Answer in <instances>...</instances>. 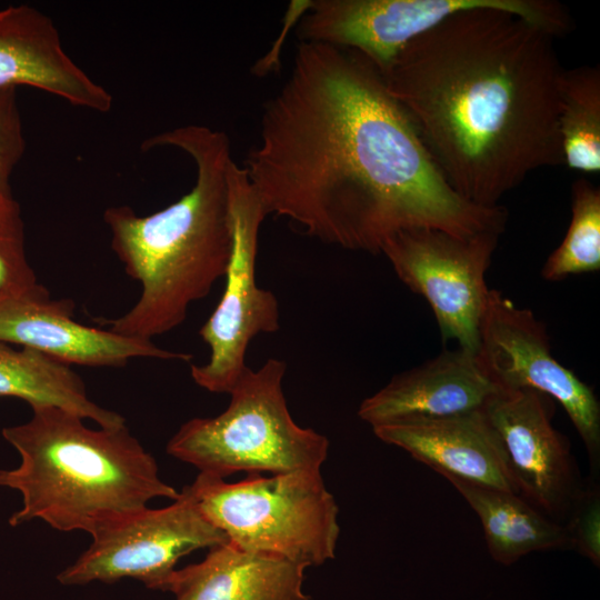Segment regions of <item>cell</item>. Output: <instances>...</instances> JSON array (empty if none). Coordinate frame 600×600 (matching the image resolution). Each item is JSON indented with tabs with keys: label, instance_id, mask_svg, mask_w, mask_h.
<instances>
[{
	"label": "cell",
	"instance_id": "obj_6",
	"mask_svg": "<svg viewBox=\"0 0 600 600\" xmlns=\"http://www.w3.org/2000/svg\"><path fill=\"white\" fill-rule=\"evenodd\" d=\"M202 514L237 547L304 567L334 558L339 508L320 471L239 482L201 473L188 486Z\"/></svg>",
	"mask_w": 600,
	"mask_h": 600
},
{
	"label": "cell",
	"instance_id": "obj_11",
	"mask_svg": "<svg viewBox=\"0 0 600 600\" xmlns=\"http://www.w3.org/2000/svg\"><path fill=\"white\" fill-rule=\"evenodd\" d=\"M91 537L89 548L57 576L61 584L132 578L149 589L164 591L182 557L228 541L202 514L188 486L170 506L146 507Z\"/></svg>",
	"mask_w": 600,
	"mask_h": 600
},
{
	"label": "cell",
	"instance_id": "obj_3",
	"mask_svg": "<svg viewBox=\"0 0 600 600\" xmlns=\"http://www.w3.org/2000/svg\"><path fill=\"white\" fill-rule=\"evenodd\" d=\"M159 147L179 149L193 160V187L152 214L112 206L102 216L112 251L141 284L131 309L106 323L117 334L146 341L179 327L190 306L226 276L233 243V180L240 167L229 137L201 124L166 130L141 143L144 151Z\"/></svg>",
	"mask_w": 600,
	"mask_h": 600
},
{
	"label": "cell",
	"instance_id": "obj_20",
	"mask_svg": "<svg viewBox=\"0 0 600 600\" xmlns=\"http://www.w3.org/2000/svg\"><path fill=\"white\" fill-rule=\"evenodd\" d=\"M558 131L563 163L570 169L600 171V68L582 66L561 73Z\"/></svg>",
	"mask_w": 600,
	"mask_h": 600
},
{
	"label": "cell",
	"instance_id": "obj_24",
	"mask_svg": "<svg viewBox=\"0 0 600 600\" xmlns=\"http://www.w3.org/2000/svg\"><path fill=\"white\" fill-rule=\"evenodd\" d=\"M26 151L17 88H0V191L11 190L10 177Z\"/></svg>",
	"mask_w": 600,
	"mask_h": 600
},
{
	"label": "cell",
	"instance_id": "obj_16",
	"mask_svg": "<svg viewBox=\"0 0 600 600\" xmlns=\"http://www.w3.org/2000/svg\"><path fill=\"white\" fill-rule=\"evenodd\" d=\"M499 391L476 354L458 347L394 376L361 402L358 416L371 427L400 419L448 417L483 409Z\"/></svg>",
	"mask_w": 600,
	"mask_h": 600
},
{
	"label": "cell",
	"instance_id": "obj_2",
	"mask_svg": "<svg viewBox=\"0 0 600 600\" xmlns=\"http://www.w3.org/2000/svg\"><path fill=\"white\" fill-rule=\"evenodd\" d=\"M556 37L497 8L460 11L380 72L452 189L497 207L536 170L563 163Z\"/></svg>",
	"mask_w": 600,
	"mask_h": 600
},
{
	"label": "cell",
	"instance_id": "obj_13",
	"mask_svg": "<svg viewBox=\"0 0 600 600\" xmlns=\"http://www.w3.org/2000/svg\"><path fill=\"white\" fill-rule=\"evenodd\" d=\"M70 299L36 293L0 294V341L31 348L68 364L123 367L134 358L189 362L188 352L160 348L153 341L128 338L73 318Z\"/></svg>",
	"mask_w": 600,
	"mask_h": 600
},
{
	"label": "cell",
	"instance_id": "obj_10",
	"mask_svg": "<svg viewBox=\"0 0 600 600\" xmlns=\"http://www.w3.org/2000/svg\"><path fill=\"white\" fill-rule=\"evenodd\" d=\"M499 237L416 228L392 234L380 251L401 282L427 300L443 340H456L474 354L490 290L486 272Z\"/></svg>",
	"mask_w": 600,
	"mask_h": 600
},
{
	"label": "cell",
	"instance_id": "obj_1",
	"mask_svg": "<svg viewBox=\"0 0 600 600\" xmlns=\"http://www.w3.org/2000/svg\"><path fill=\"white\" fill-rule=\"evenodd\" d=\"M242 167L267 217L348 250L380 253L416 228L468 237L507 227L504 207L452 189L378 69L346 48L300 41Z\"/></svg>",
	"mask_w": 600,
	"mask_h": 600
},
{
	"label": "cell",
	"instance_id": "obj_9",
	"mask_svg": "<svg viewBox=\"0 0 600 600\" xmlns=\"http://www.w3.org/2000/svg\"><path fill=\"white\" fill-rule=\"evenodd\" d=\"M476 358L500 390L532 389L557 400L582 439L596 478L600 469L599 400L591 387L552 356L546 327L534 313L490 289Z\"/></svg>",
	"mask_w": 600,
	"mask_h": 600
},
{
	"label": "cell",
	"instance_id": "obj_12",
	"mask_svg": "<svg viewBox=\"0 0 600 600\" xmlns=\"http://www.w3.org/2000/svg\"><path fill=\"white\" fill-rule=\"evenodd\" d=\"M553 402L532 389L500 390L483 407L506 449L519 494L563 523L583 480L568 440L553 427Z\"/></svg>",
	"mask_w": 600,
	"mask_h": 600
},
{
	"label": "cell",
	"instance_id": "obj_8",
	"mask_svg": "<svg viewBox=\"0 0 600 600\" xmlns=\"http://www.w3.org/2000/svg\"><path fill=\"white\" fill-rule=\"evenodd\" d=\"M232 214L233 243L223 293L199 330L209 359L190 370L199 387L214 393H229L248 369L251 341L280 328L277 297L259 287L256 278L259 231L267 213L242 166L233 180Z\"/></svg>",
	"mask_w": 600,
	"mask_h": 600
},
{
	"label": "cell",
	"instance_id": "obj_19",
	"mask_svg": "<svg viewBox=\"0 0 600 600\" xmlns=\"http://www.w3.org/2000/svg\"><path fill=\"white\" fill-rule=\"evenodd\" d=\"M0 398L24 400L30 408L58 407L101 428L126 424L121 414L90 399L81 377L70 364L31 348L13 349L1 341Z\"/></svg>",
	"mask_w": 600,
	"mask_h": 600
},
{
	"label": "cell",
	"instance_id": "obj_22",
	"mask_svg": "<svg viewBox=\"0 0 600 600\" xmlns=\"http://www.w3.org/2000/svg\"><path fill=\"white\" fill-rule=\"evenodd\" d=\"M28 261L24 223L12 191H0V294L43 291Z\"/></svg>",
	"mask_w": 600,
	"mask_h": 600
},
{
	"label": "cell",
	"instance_id": "obj_14",
	"mask_svg": "<svg viewBox=\"0 0 600 600\" xmlns=\"http://www.w3.org/2000/svg\"><path fill=\"white\" fill-rule=\"evenodd\" d=\"M372 430L381 441L403 449L443 477L519 494L503 443L483 409L393 420Z\"/></svg>",
	"mask_w": 600,
	"mask_h": 600
},
{
	"label": "cell",
	"instance_id": "obj_18",
	"mask_svg": "<svg viewBox=\"0 0 600 600\" xmlns=\"http://www.w3.org/2000/svg\"><path fill=\"white\" fill-rule=\"evenodd\" d=\"M479 517L492 559L509 566L521 557L548 550H570L563 524L520 494L444 477Z\"/></svg>",
	"mask_w": 600,
	"mask_h": 600
},
{
	"label": "cell",
	"instance_id": "obj_21",
	"mask_svg": "<svg viewBox=\"0 0 600 600\" xmlns=\"http://www.w3.org/2000/svg\"><path fill=\"white\" fill-rule=\"evenodd\" d=\"M571 221L541 270L549 281L600 269V190L581 178L571 187Z\"/></svg>",
	"mask_w": 600,
	"mask_h": 600
},
{
	"label": "cell",
	"instance_id": "obj_5",
	"mask_svg": "<svg viewBox=\"0 0 600 600\" xmlns=\"http://www.w3.org/2000/svg\"><path fill=\"white\" fill-rule=\"evenodd\" d=\"M286 371L277 358L257 370L248 367L229 392L227 409L184 422L169 440L168 454L222 479L241 471H320L329 440L293 420L283 392Z\"/></svg>",
	"mask_w": 600,
	"mask_h": 600
},
{
	"label": "cell",
	"instance_id": "obj_7",
	"mask_svg": "<svg viewBox=\"0 0 600 600\" xmlns=\"http://www.w3.org/2000/svg\"><path fill=\"white\" fill-rule=\"evenodd\" d=\"M497 8L560 37L571 18L552 0H312L302 16L300 41L354 50L383 71L409 42L464 10Z\"/></svg>",
	"mask_w": 600,
	"mask_h": 600
},
{
	"label": "cell",
	"instance_id": "obj_4",
	"mask_svg": "<svg viewBox=\"0 0 600 600\" xmlns=\"http://www.w3.org/2000/svg\"><path fill=\"white\" fill-rule=\"evenodd\" d=\"M31 411L27 422L2 429L20 456L18 467L0 469V487L22 497L9 518L11 527L39 519L59 531L92 534L153 499L180 496L126 424L91 429L58 407Z\"/></svg>",
	"mask_w": 600,
	"mask_h": 600
},
{
	"label": "cell",
	"instance_id": "obj_23",
	"mask_svg": "<svg viewBox=\"0 0 600 600\" xmlns=\"http://www.w3.org/2000/svg\"><path fill=\"white\" fill-rule=\"evenodd\" d=\"M570 550L600 566V489L593 477L584 481L563 521Z\"/></svg>",
	"mask_w": 600,
	"mask_h": 600
},
{
	"label": "cell",
	"instance_id": "obj_17",
	"mask_svg": "<svg viewBox=\"0 0 600 600\" xmlns=\"http://www.w3.org/2000/svg\"><path fill=\"white\" fill-rule=\"evenodd\" d=\"M306 568L227 541L198 563L177 569L164 591L174 600H313L303 591Z\"/></svg>",
	"mask_w": 600,
	"mask_h": 600
},
{
	"label": "cell",
	"instance_id": "obj_15",
	"mask_svg": "<svg viewBox=\"0 0 600 600\" xmlns=\"http://www.w3.org/2000/svg\"><path fill=\"white\" fill-rule=\"evenodd\" d=\"M28 86L71 106L109 112L112 94L66 51L52 19L28 4L0 9V88Z\"/></svg>",
	"mask_w": 600,
	"mask_h": 600
}]
</instances>
